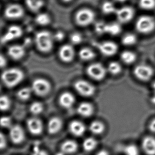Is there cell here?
<instances>
[{
    "label": "cell",
    "mask_w": 155,
    "mask_h": 155,
    "mask_svg": "<svg viewBox=\"0 0 155 155\" xmlns=\"http://www.w3.org/2000/svg\"><path fill=\"white\" fill-rule=\"evenodd\" d=\"M107 71L111 75H117L121 72V66L117 61H112L107 66Z\"/></svg>",
    "instance_id": "34"
},
{
    "label": "cell",
    "mask_w": 155,
    "mask_h": 155,
    "mask_svg": "<svg viewBox=\"0 0 155 155\" xmlns=\"http://www.w3.org/2000/svg\"><path fill=\"white\" fill-rule=\"evenodd\" d=\"M107 69L100 63L91 64L86 68V73L93 80L101 81L107 75Z\"/></svg>",
    "instance_id": "6"
},
{
    "label": "cell",
    "mask_w": 155,
    "mask_h": 155,
    "mask_svg": "<svg viewBox=\"0 0 155 155\" xmlns=\"http://www.w3.org/2000/svg\"><path fill=\"white\" fill-rule=\"evenodd\" d=\"M96 155H109V153L105 150H101L98 153H97Z\"/></svg>",
    "instance_id": "46"
},
{
    "label": "cell",
    "mask_w": 155,
    "mask_h": 155,
    "mask_svg": "<svg viewBox=\"0 0 155 155\" xmlns=\"http://www.w3.org/2000/svg\"><path fill=\"white\" fill-rule=\"evenodd\" d=\"M117 10V9L115 8L114 4L110 1H105L103 3L101 6V10L104 15H110L114 14L116 12Z\"/></svg>",
    "instance_id": "31"
},
{
    "label": "cell",
    "mask_w": 155,
    "mask_h": 155,
    "mask_svg": "<svg viewBox=\"0 0 155 155\" xmlns=\"http://www.w3.org/2000/svg\"><path fill=\"white\" fill-rule=\"evenodd\" d=\"M25 15V10L21 5L11 4L6 6L4 11V15L10 20H17L21 18Z\"/></svg>",
    "instance_id": "10"
},
{
    "label": "cell",
    "mask_w": 155,
    "mask_h": 155,
    "mask_svg": "<svg viewBox=\"0 0 155 155\" xmlns=\"http://www.w3.org/2000/svg\"><path fill=\"white\" fill-rule=\"evenodd\" d=\"M78 149V143L73 140L65 141L61 145V151L64 154L69 155L75 153Z\"/></svg>",
    "instance_id": "22"
},
{
    "label": "cell",
    "mask_w": 155,
    "mask_h": 155,
    "mask_svg": "<svg viewBox=\"0 0 155 155\" xmlns=\"http://www.w3.org/2000/svg\"><path fill=\"white\" fill-rule=\"evenodd\" d=\"M98 144L97 141L93 137H88L83 142V148L85 151L90 152L97 148Z\"/></svg>",
    "instance_id": "27"
},
{
    "label": "cell",
    "mask_w": 155,
    "mask_h": 155,
    "mask_svg": "<svg viewBox=\"0 0 155 155\" xmlns=\"http://www.w3.org/2000/svg\"><path fill=\"white\" fill-rule=\"evenodd\" d=\"M63 2H65V3H68V2H71L73 0H62Z\"/></svg>",
    "instance_id": "50"
},
{
    "label": "cell",
    "mask_w": 155,
    "mask_h": 155,
    "mask_svg": "<svg viewBox=\"0 0 155 155\" xmlns=\"http://www.w3.org/2000/svg\"><path fill=\"white\" fill-rule=\"evenodd\" d=\"M11 101L6 95H2L0 97V109L2 111H6L10 108Z\"/></svg>",
    "instance_id": "35"
},
{
    "label": "cell",
    "mask_w": 155,
    "mask_h": 155,
    "mask_svg": "<svg viewBox=\"0 0 155 155\" xmlns=\"http://www.w3.org/2000/svg\"><path fill=\"white\" fill-rule=\"evenodd\" d=\"M76 91L82 97H91L94 95L96 88L92 84L86 80H79L74 84Z\"/></svg>",
    "instance_id": "7"
},
{
    "label": "cell",
    "mask_w": 155,
    "mask_h": 155,
    "mask_svg": "<svg viewBox=\"0 0 155 155\" xmlns=\"http://www.w3.org/2000/svg\"><path fill=\"white\" fill-rule=\"evenodd\" d=\"M139 5L144 10H152L155 8V0H139Z\"/></svg>",
    "instance_id": "36"
},
{
    "label": "cell",
    "mask_w": 155,
    "mask_h": 155,
    "mask_svg": "<svg viewBox=\"0 0 155 155\" xmlns=\"http://www.w3.org/2000/svg\"><path fill=\"white\" fill-rule=\"evenodd\" d=\"M136 29L140 34H150L155 29V19L149 15L141 16L137 20Z\"/></svg>",
    "instance_id": "4"
},
{
    "label": "cell",
    "mask_w": 155,
    "mask_h": 155,
    "mask_svg": "<svg viewBox=\"0 0 155 155\" xmlns=\"http://www.w3.org/2000/svg\"><path fill=\"white\" fill-rule=\"evenodd\" d=\"M75 101V96L69 92H63L59 97V104L64 109H70L74 105Z\"/></svg>",
    "instance_id": "17"
},
{
    "label": "cell",
    "mask_w": 155,
    "mask_h": 155,
    "mask_svg": "<svg viewBox=\"0 0 155 155\" xmlns=\"http://www.w3.org/2000/svg\"><path fill=\"white\" fill-rule=\"evenodd\" d=\"M32 92L38 97H44L48 94L51 90V85L48 80L44 78H37L32 82Z\"/></svg>",
    "instance_id": "3"
},
{
    "label": "cell",
    "mask_w": 155,
    "mask_h": 155,
    "mask_svg": "<svg viewBox=\"0 0 155 155\" xmlns=\"http://www.w3.org/2000/svg\"><path fill=\"white\" fill-rule=\"evenodd\" d=\"M7 52L12 59L19 61L25 55V48L21 45H13L8 47Z\"/></svg>",
    "instance_id": "16"
},
{
    "label": "cell",
    "mask_w": 155,
    "mask_h": 155,
    "mask_svg": "<svg viewBox=\"0 0 155 155\" xmlns=\"http://www.w3.org/2000/svg\"><path fill=\"white\" fill-rule=\"evenodd\" d=\"M77 112L82 117H91L94 112V107L91 103L83 102L78 105Z\"/></svg>",
    "instance_id": "20"
},
{
    "label": "cell",
    "mask_w": 155,
    "mask_h": 155,
    "mask_svg": "<svg viewBox=\"0 0 155 155\" xmlns=\"http://www.w3.org/2000/svg\"><path fill=\"white\" fill-rule=\"evenodd\" d=\"M134 73L138 80L143 82H147L151 80L154 73L152 67L149 65L140 64L134 68Z\"/></svg>",
    "instance_id": "8"
},
{
    "label": "cell",
    "mask_w": 155,
    "mask_h": 155,
    "mask_svg": "<svg viewBox=\"0 0 155 155\" xmlns=\"http://www.w3.org/2000/svg\"><path fill=\"white\" fill-rule=\"evenodd\" d=\"M25 78L23 71L18 68L13 67L4 70L1 75V80L4 85L12 88L18 85Z\"/></svg>",
    "instance_id": "1"
},
{
    "label": "cell",
    "mask_w": 155,
    "mask_h": 155,
    "mask_svg": "<svg viewBox=\"0 0 155 155\" xmlns=\"http://www.w3.org/2000/svg\"><path fill=\"white\" fill-rule=\"evenodd\" d=\"M122 44L126 46H131L137 42V36L133 34H127L124 35L121 40Z\"/></svg>",
    "instance_id": "32"
},
{
    "label": "cell",
    "mask_w": 155,
    "mask_h": 155,
    "mask_svg": "<svg viewBox=\"0 0 155 155\" xmlns=\"http://www.w3.org/2000/svg\"><path fill=\"white\" fill-rule=\"evenodd\" d=\"M152 87H153V92H154L155 94V81L153 82V85H152Z\"/></svg>",
    "instance_id": "49"
},
{
    "label": "cell",
    "mask_w": 155,
    "mask_h": 155,
    "mask_svg": "<svg viewBox=\"0 0 155 155\" xmlns=\"http://www.w3.org/2000/svg\"><path fill=\"white\" fill-rule=\"evenodd\" d=\"M78 56L82 61H87L94 59L96 54L92 49L89 47H84L80 49L78 52Z\"/></svg>",
    "instance_id": "23"
},
{
    "label": "cell",
    "mask_w": 155,
    "mask_h": 155,
    "mask_svg": "<svg viewBox=\"0 0 155 155\" xmlns=\"http://www.w3.org/2000/svg\"><path fill=\"white\" fill-rule=\"evenodd\" d=\"M116 2H119V3H122V2H126L127 0H115Z\"/></svg>",
    "instance_id": "48"
},
{
    "label": "cell",
    "mask_w": 155,
    "mask_h": 155,
    "mask_svg": "<svg viewBox=\"0 0 155 155\" xmlns=\"http://www.w3.org/2000/svg\"><path fill=\"white\" fill-rule=\"evenodd\" d=\"M149 129V130H150V131L155 134V119L152 120L151 122H150Z\"/></svg>",
    "instance_id": "45"
},
{
    "label": "cell",
    "mask_w": 155,
    "mask_h": 155,
    "mask_svg": "<svg viewBox=\"0 0 155 155\" xmlns=\"http://www.w3.org/2000/svg\"><path fill=\"white\" fill-rule=\"evenodd\" d=\"M124 153L126 155H139V151L138 147L134 144H130L126 146L124 148Z\"/></svg>",
    "instance_id": "37"
},
{
    "label": "cell",
    "mask_w": 155,
    "mask_h": 155,
    "mask_svg": "<svg viewBox=\"0 0 155 155\" xmlns=\"http://www.w3.org/2000/svg\"><path fill=\"white\" fill-rule=\"evenodd\" d=\"M23 34V31L20 27L18 25H11L8 28L6 32L2 36L1 42L5 44L12 40L20 38Z\"/></svg>",
    "instance_id": "14"
},
{
    "label": "cell",
    "mask_w": 155,
    "mask_h": 155,
    "mask_svg": "<svg viewBox=\"0 0 155 155\" xmlns=\"http://www.w3.org/2000/svg\"><path fill=\"white\" fill-rule=\"evenodd\" d=\"M25 3L28 8L34 12L40 10L44 5L43 0H25Z\"/></svg>",
    "instance_id": "28"
},
{
    "label": "cell",
    "mask_w": 155,
    "mask_h": 155,
    "mask_svg": "<svg viewBox=\"0 0 155 155\" xmlns=\"http://www.w3.org/2000/svg\"><path fill=\"white\" fill-rule=\"evenodd\" d=\"M54 40L57 41H61L65 38V34L63 32L61 31L57 32L54 35Z\"/></svg>",
    "instance_id": "43"
},
{
    "label": "cell",
    "mask_w": 155,
    "mask_h": 155,
    "mask_svg": "<svg viewBox=\"0 0 155 155\" xmlns=\"http://www.w3.org/2000/svg\"><path fill=\"white\" fill-rule=\"evenodd\" d=\"M9 129V137L11 141L16 145L23 143L25 138L23 128L19 124H15Z\"/></svg>",
    "instance_id": "12"
},
{
    "label": "cell",
    "mask_w": 155,
    "mask_h": 155,
    "mask_svg": "<svg viewBox=\"0 0 155 155\" xmlns=\"http://www.w3.org/2000/svg\"><path fill=\"white\" fill-rule=\"evenodd\" d=\"M62 119L58 117H53L49 120L47 124V131L51 134H56L63 128Z\"/></svg>",
    "instance_id": "19"
},
{
    "label": "cell",
    "mask_w": 155,
    "mask_h": 155,
    "mask_svg": "<svg viewBox=\"0 0 155 155\" xmlns=\"http://www.w3.org/2000/svg\"><path fill=\"white\" fill-rule=\"evenodd\" d=\"M70 40L71 44L73 45H79L83 41L82 35L78 32H75L71 34L70 36Z\"/></svg>",
    "instance_id": "38"
},
{
    "label": "cell",
    "mask_w": 155,
    "mask_h": 155,
    "mask_svg": "<svg viewBox=\"0 0 155 155\" xmlns=\"http://www.w3.org/2000/svg\"><path fill=\"white\" fill-rule=\"evenodd\" d=\"M54 35L48 31L38 32L35 37V43L40 52L48 53L52 51L54 42Z\"/></svg>",
    "instance_id": "2"
},
{
    "label": "cell",
    "mask_w": 155,
    "mask_h": 155,
    "mask_svg": "<svg viewBox=\"0 0 155 155\" xmlns=\"http://www.w3.org/2000/svg\"><path fill=\"white\" fill-rule=\"evenodd\" d=\"M96 46L101 54L106 57L113 56L117 53L118 46L115 42L105 41L96 44Z\"/></svg>",
    "instance_id": "9"
},
{
    "label": "cell",
    "mask_w": 155,
    "mask_h": 155,
    "mask_svg": "<svg viewBox=\"0 0 155 155\" xmlns=\"http://www.w3.org/2000/svg\"><path fill=\"white\" fill-rule=\"evenodd\" d=\"M89 129L93 134L98 135L103 134L105 129V126L101 121L95 120L91 123Z\"/></svg>",
    "instance_id": "24"
},
{
    "label": "cell",
    "mask_w": 155,
    "mask_h": 155,
    "mask_svg": "<svg viewBox=\"0 0 155 155\" xmlns=\"http://www.w3.org/2000/svg\"><path fill=\"white\" fill-rule=\"evenodd\" d=\"M106 23L103 22H99L95 25V31L98 34H103L105 33V28H106Z\"/></svg>",
    "instance_id": "40"
},
{
    "label": "cell",
    "mask_w": 155,
    "mask_h": 155,
    "mask_svg": "<svg viewBox=\"0 0 155 155\" xmlns=\"http://www.w3.org/2000/svg\"><path fill=\"white\" fill-rule=\"evenodd\" d=\"M143 151L148 155H155V138L153 137H145L142 141Z\"/></svg>",
    "instance_id": "21"
},
{
    "label": "cell",
    "mask_w": 155,
    "mask_h": 155,
    "mask_svg": "<svg viewBox=\"0 0 155 155\" xmlns=\"http://www.w3.org/2000/svg\"><path fill=\"white\" fill-rule=\"evenodd\" d=\"M35 21L38 25L46 26L51 23V18L48 13H41L36 16Z\"/></svg>",
    "instance_id": "30"
},
{
    "label": "cell",
    "mask_w": 155,
    "mask_h": 155,
    "mask_svg": "<svg viewBox=\"0 0 155 155\" xmlns=\"http://www.w3.org/2000/svg\"><path fill=\"white\" fill-rule=\"evenodd\" d=\"M134 9L130 6H124L117 10L115 15L118 22L127 23L131 21L134 16Z\"/></svg>",
    "instance_id": "11"
},
{
    "label": "cell",
    "mask_w": 155,
    "mask_h": 155,
    "mask_svg": "<svg viewBox=\"0 0 155 155\" xmlns=\"http://www.w3.org/2000/svg\"><path fill=\"white\" fill-rule=\"evenodd\" d=\"M27 127L31 134L35 136L40 135L44 129L42 121L37 117H30L27 120Z\"/></svg>",
    "instance_id": "15"
},
{
    "label": "cell",
    "mask_w": 155,
    "mask_h": 155,
    "mask_svg": "<svg viewBox=\"0 0 155 155\" xmlns=\"http://www.w3.org/2000/svg\"><path fill=\"white\" fill-rule=\"evenodd\" d=\"M31 87H25L20 88L17 92V96L18 98L21 101H27L31 96L32 93Z\"/></svg>",
    "instance_id": "29"
},
{
    "label": "cell",
    "mask_w": 155,
    "mask_h": 155,
    "mask_svg": "<svg viewBox=\"0 0 155 155\" xmlns=\"http://www.w3.org/2000/svg\"><path fill=\"white\" fill-rule=\"evenodd\" d=\"M122 28L119 22H112L107 24L105 33L111 36H117L121 33Z\"/></svg>",
    "instance_id": "25"
},
{
    "label": "cell",
    "mask_w": 155,
    "mask_h": 155,
    "mask_svg": "<svg viewBox=\"0 0 155 155\" xmlns=\"http://www.w3.org/2000/svg\"><path fill=\"white\" fill-rule=\"evenodd\" d=\"M68 129L71 134L75 137L82 136L86 131L85 125L82 122L77 120H74L70 122Z\"/></svg>",
    "instance_id": "18"
},
{
    "label": "cell",
    "mask_w": 155,
    "mask_h": 155,
    "mask_svg": "<svg viewBox=\"0 0 155 155\" xmlns=\"http://www.w3.org/2000/svg\"><path fill=\"white\" fill-rule=\"evenodd\" d=\"M58 56L64 63H71L75 56V49L71 45H64L59 49Z\"/></svg>",
    "instance_id": "13"
},
{
    "label": "cell",
    "mask_w": 155,
    "mask_h": 155,
    "mask_svg": "<svg viewBox=\"0 0 155 155\" xmlns=\"http://www.w3.org/2000/svg\"><path fill=\"white\" fill-rule=\"evenodd\" d=\"M151 102L153 104H155V95L153 97H152L151 99Z\"/></svg>",
    "instance_id": "47"
},
{
    "label": "cell",
    "mask_w": 155,
    "mask_h": 155,
    "mask_svg": "<svg viewBox=\"0 0 155 155\" xmlns=\"http://www.w3.org/2000/svg\"><path fill=\"white\" fill-rule=\"evenodd\" d=\"M0 65H1V68H3V67L6 66V64H7V60H6V58L3 55L1 54V57H0Z\"/></svg>",
    "instance_id": "44"
},
{
    "label": "cell",
    "mask_w": 155,
    "mask_h": 155,
    "mask_svg": "<svg viewBox=\"0 0 155 155\" xmlns=\"http://www.w3.org/2000/svg\"><path fill=\"white\" fill-rule=\"evenodd\" d=\"M95 13L89 8H85L78 11L75 16L76 23L81 27H85L94 22Z\"/></svg>",
    "instance_id": "5"
},
{
    "label": "cell",
    "mask_w": 155,
    "mask_h": 155,
    "mask_svg": "<svg viewBox=\"0 0 155 155\" xmlns=\"http://www.w3.org/2000/svg\"><path fill=\"white\" fill-rule=\"evenodd\" d=\"M0 147L1 150L5 149L7 146V140L6 137L3 133L1 134L0 136Z\"/></svg>",
    "instance_id": "42"
},
{
    "label": "cell",
    "mask_w": 155,
    "mask_h": 155,
    "mask_svg": "<svg viewBox=\"0 0 155 155\" xmlns=\"http://www.w3.org/2000/svg\"><path fill=\"white\" fill-rule=\"evenodd\" d=\"M44 107L41 102L39 101H35L30 104L29 111L34 115H38L42 112Z\"/></svg>",
    "instance_id": "33"
},
{
    "label": "cell",
    "mask_w": 155,
    "mask_h": 155,
    "mask_svg": "<svg viewBox=\"0 0 155 155\" xmlns=\"http://www.w3.org/2000/svg\"><path fill=\"white\" fill-rule=\"evenodd\" d=\"M1 125L3 128H10L11 127V119L8 116H3L1 119Z\"/></svg>",
    "instance_id": "39"
},
{
    "label": "cell",
    "mask_w": 155,
    "mask_h": 155,
    "mask_svg": "<svg viewBox=\"0 0 155 155\" xmlns=\"http://www.w3.org/2000/svg\"><path fill=\"white\" fill-rule=\"evenodd\" d=\"M31 155H49L46 150L40 149L38 146L34 147V150L32 152Z\"/></svg>",
    "instance_id": "41"
},
{
    "label": "cell",
    "mask_w": 155,
    "mask_h": 155,
    "mask_svg": "<svg viewBox=\"0 0 155 155\" xmlns=\"http://www.w3.org/2000/svg\"><path fill=\"white\" fill-rule=\"evenodd\" d=\"M120 58L124 64L130 65L136 61V54L131 51H124L121 54Z\"/></svg>",
    "instance_id": "26"
}]
</instances>
